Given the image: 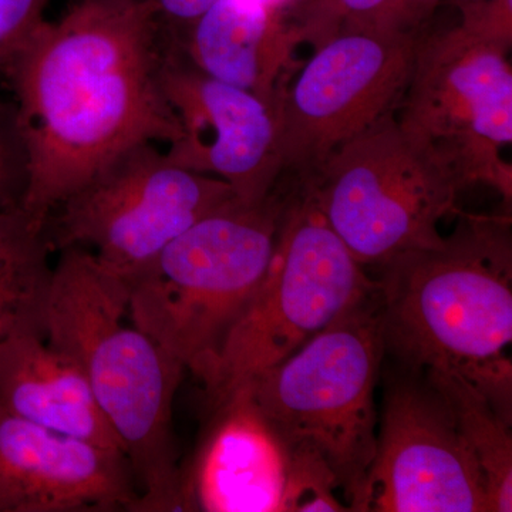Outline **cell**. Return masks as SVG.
Listing matches in <instances>:
<instances>
[{
	"mask_svg": "<svg viewBox=\"0 0 512 512\" xmlns=\"http://www.w3.org/2000/svg\"><path fill=\"white\" fill-rule=\"evenodd\" d=\"M376 288L308 188L293 180L268 271L201 380L210 407L284 362Z\"/></svg>",
	"mask_w": 512,
	"mask_h": 512,
	"instance_id": "6",
	"label": "cell"
},
{
	"mask_svg": "<svg viewBox=\"0 0 512 512\" xmlns=\"http://www.w3.org/2000/svg\"><path fill=\"white\" fill-rule=\"evenodd\" d=\"M50 0H0V76L16 47L42 22Z\"/></svg>",
	"mask_w": 512,
	"mask_h": 512,
	"instance_id": "21",
	"label": "cell"
},
{
	"mask_svg": "<svg viewBox=\"0 0 512 512\" xmlns=\"http://www.w3.org/2000/svg\"><path fill=\"white\" fill-rule=\"evenodd\" d=\"M292 181L258 202L231 201L174 238L128 282V316L204 379L274 256Z\"/></svg>",
	"mask_w": 512,
	"mask_h": 512,
	"instance_id": "4",
	"label": "cell"
},
{
	"mask_svg": "<svg viewBox=\"0 0 512 512\" xmlns=\"http://www.w3.org/2000/svg\"><path fill=\"white\" fill-rule=\"evenodd\" d=\"M282 9L255 0H218L177 46L201 72L276 104L293 46L302 39Z\"/></svg>",
	"mask_w": 512,
	"mask_h": 512,
	"instance_id": "15",
	"label": "cell"
},
{
	"mask_svg": "<svg viewBox=\"0 0 512 512\" xmlns=\"http://www.w3.org/2000/svg\"><path fill=\"white\" fill-rule=\"evenodd\" d=\"M417 32L348 26L323 43L278 100L284 175L311 180L343 144L402 104Z\"/></svg>",
	"mask_w": 512,
	"mask_h": 512,
	"instance_id": "10",
	"label": "cell"
},
{
	"mask_svg": "<svg viewBox=\"0 0 512 512\" xmlns=\"http://www.w3.org/2000/svg\"><path fill=\"white\" fill-rule=\"evenodd\" d=\"M59 252L46 302V342L83 370L130 461L138 512L184 511L173 423L184 366L143 330L124 325V279L87 249Z\"/></svg>",
	"mask_w": 512,
	"mask_h": 512,
	"instance_id": "3",
	"label": "cell"
},
{
	"mask_svg": "<svg viewBox=\"0 0 512 512\" xmlns=\"http://www.w3.org/2000/svg\"><path fill=\"white\" fill-rule=\"evenodd\" d=\"M161 87L181 127L164 151L170 163L231 185L239 200H265L284 175L278 103L201 72L168 45Z\"/></svg>",
	"mask_w": 512,
	"mask_h": 512,
	"instance_id": "12",
	"label": "cell"
},
{
	"mask_svg": "<svg viewBox=\"0 0 512 512\" xmlns=\"http://www.w3.org/2000/svg\"><path fill=\"white\" fill-rule=\"evenodd\" d=\"M336 10L355 28L400 29L396 20V0H336Z\"/></svg>",
	"mask_w": 512,
	"mask_h": 512,
	"instance_id": "23",
	"label": "cell"
},
{
	"mask_svg": "<svg viewBox=\"0 0 512 512\" xmlns=\"http://www.w3.org/2000/svg\"><path fill=\"white\" fill-rule=\"evenodd\" d=\"M384 349L377 288L284 362L244 384L289 447L316 451L349 511L365 512Z\"/></svg>",
	"mask_w": 512,
	"mask_h": 512,
	"instance_id": "5",
	"label": "cell"
},
{
	"mask_svg": "<svg viewBox=\"0 0 512 512\" xmlns=\"http://www.w3.org/2000/svg\"><path fill=\"white\" fill-rule=\"evenodd\" d=\"M255 2L262 3V5L268 6V8H284L288 0H255Z\"/></svg>",
	"mask_w": 512,
	"mask_h": 512,
	"instance_id": "25",
	"label": "cell"
},
{
	"mask_svg": "<svg viewBox=\"0 0 512 512\" xmlns=\"http://www.w3.org/2000/svg\"><path fill=\"white\" fill-rule=\"evenodd\" d=\"M443 396L487 483L491 512L512 511V437L507 423L476 389L444 373L421 375Z\"/></svg>",
	"mask_w": 512,
	"mask_h": 512,
	"instance_id": "18",
	"label": "cell"
},
{
	"mask_svg": "<svg viewBox=\"0 0 512 512\" xmlns=\"http://www.w3.org/2000/svg\"><path fill=\"white\" fill-rule=\"evenodd\" d=\"M491 512L487 483L443 396L426 377L390 384L365 512Z\"/></svg>",
	"mask_w": 512,
	"mask_h": 512,
	"instance_id": "11",
	"label": "cell"
},
{
	"mask_svg": "<svg viewBox=\"0 0 512 512\" xmlns=\"http://www.w3.org/2000/svg\"><path fill=\"white\" fill-rule=\"evenodd\" d=\"M440 0H396L397 26L417 32L421 23L436 9Z\"/></svg>",
	"mask_w": 512,
	"mask_h": 512,
	"instance_id": "24",
	"label": "cell"
},
{
	"mask_svg": "<svg viewBox=\"0 0 512 512\" xmlns=\"http://www.w3.org/2000/svg\"><path fill=\"white\" fill-rule=\"evenodd\" d=\"M231 185L178 167L154 143L138 144L50 214L53 251L80 247L130 282L174 238L237 200Z\"/></svg>",
	"mask_w": 512,
	"mask_h": 512,
	"instance_id": "9",
	"label": "cell"
},
{
	"mask_svg": "<svg viewBox=\"0 0 512 512\" xmlns=\"http://www.w3.org/2000/svg\"><path fill=\"white\" fill-rule=\"evenodd\" d=\"M301 184L363 266L443 247L440 221L460 214L457 198L466 188L394 111L340 146Z\"/></svg>",
	"mask_w": 512,
	"mask_h": 512,
	"instance_id": "7",
	"label": "cell"
},
{
	"mask_svg": "<svg viewBox=\"0 0 512 512\" xmlns=\"http://www.w3.org/2000/svg\"><path fill=\"white\" fill-rule=\"evenodd\" d=\"M28 184V150L15 104L0 99V212L22 207Z\"/></svg>",
	"mask_w": 512,
	"mask_h": 512,
	"instance_id": "20",
	"label": "cell"
},
{
	"mask_svg": "<svg viewBox=\"0 0 512 512\" xmlns=\"http://www.w3.org/2000/svg\"><path fill=\"white\" fill-rule=\"evenodd\" d=\"M130 461L0 404V512H138Z\"/></svg>",
	"mask_w": 512,
	"mask_h": 512,
	"instance_id": "13",
	"label": "cell"
},
{
	"mask_svg": "<svg viewBox=\"0 0 512 512\" xmlns=\"http://www.w3.org/2000/svg\"><path fill=\"white\" fill-rule=\"evenodd\" d=\"M52 252L46 224L23 207L0 212V340L22 332L45 336Z\"/></svg>",
	"mask_w": 512,
	"mask_h": 512,
	"instance_id": "17",
	"label": "cell"
},
{
	"mask_svg": "<svg viewBox=\"0 0 512 512\" xmlns=\"http://www.w3.org/2000/svg\"><path fill=\"white\" fill-rule=\"evenodd\" d=\"M212 419L188 466L184 511L282 512L289 450L247 386L211 407Z\"/></svg>",
	"mask_w": 512,
	"mask_h": 512,
	"instance_id": "14",
	"label": "cell"
},
{
	"mask_svg": "<svg viewBox=\"0 0 512 512\" xmlns=\"http://www.w3.org/2000/svg\"><path fill=\"white\" fill-rule=\"evenodd\" d=\"M157 20L168 42L177 45L192 23L201 18L218 0H136Z\"/></svg>",
	"mask_w": 512,
	"mask_h": 512,
	"instance_id": "22",
	"label": "cell"
},
{
	"mask_svg": "<svg viewBox=\"0 0 512 512\" xmlns=\"http://www.w3.org/2000/svg\"><path fill=\"white\" fill-rule=\"evenodd\" d=\"M460 217L443 247L380 265L384 349L417 375L464 380L512 426L511 221Z\"/></svg>",
	"mask_w": 512,
	"mask_h": 512,
	"instance_id": "2",
	"label": "cell"
},
{
	"mask_svg": "<svg viewBox=\"0 0 512 512\" xmlns=\"http://www.w3.org/2000/svg\"><path fill=\"white\" fill-rule=\"evenodd\" d=\"M288 480L282 512H346L335 474L316 451L289 447Z\"/></svg>",
	"mask_w": 512,
	"mask_h": 512,
	"instance_id": "19",
	"label": "cell"
},
{
	"mask_svg": "<svg viewBox=\"0 0 512 512\" xmlns=\"http://www.w3.org/2000/svg\"><path fill=\"white\" fill-rule=\"evenodd\" d=\"M165 40L136 0H79L3 67L29 158L22 207L42 224L114 158L181 136L160 72Z\"/></svg>",
	"mask_w": 512,
	"mask_h": 512,
	"instance_id": "1",
	"label": "cell"
},
{
	"mask_svg": "<svg viewBox=\"0 0 512 512\" xmlns=\"http://www.w3.org/2000/svg\"><path fill=\"white\" fill-rule=\"evenodd\" d=\"M511 40L458 23L417 32L399 120L443 157L464 185L485 183L511 200Z\"/></svg>",
	"mask_w": 512,
	"mask_h": 512,
	"instance_id": "8",
	"label": "cell"
},
{
	"mask_svg": "<svg viewBox=\"0 0 512 512\" xmlns=\"http://www.w3.org/2000/svg\"><path fill=\"white\" fill-rule=\"evenodd\" d=\"M0 404L37 426L124 453L83 370L40 333L0 340Z\"/></svg>",
	"mask_w": 512,
	"mask_h": 512,
	"instance_id": "16",
	"label": "cell"
}]
</instances>
